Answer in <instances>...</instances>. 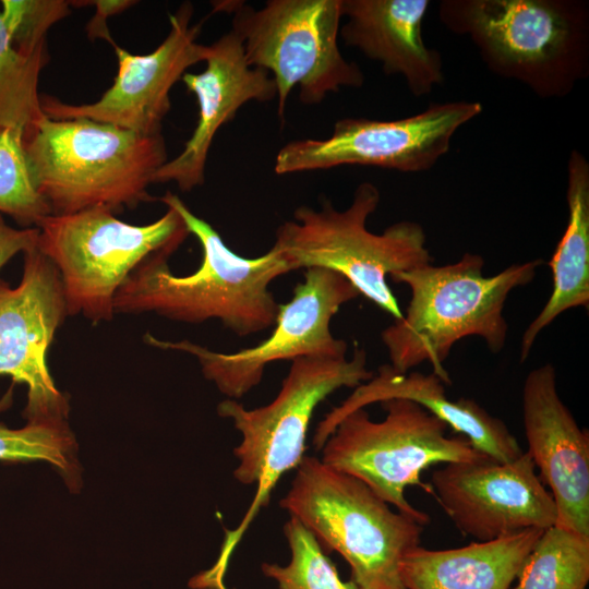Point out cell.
<instances>
[{"label":"cell","mask_w":589,"mask_h":589,"mask_svg":"<svg viewBox=\"0 0 589 589\" xmlns=\"http://www.w3.org/2000/svg\"><path fill=\"white\" fill-rule=\"evenodd\" d=\"M159 201L177 211L189 233L200 242L201 265L195 272L180 276L171 272L169 254L152 255L117 292L116 314L155 313L190 324L218 320L238 337L274 326L280 304L269 285L293 271L284 253L273 245L263 255L241 256L177 194L167 191Z\"/></svg>","instance_id":"obj_1"},{"label":"cell","mask_w":589,"mask_h":589,"mask_svg":"<svg viewBox=\"0 0 589 589\" xmlns=\"http://www.w3.org/2000/svg\"><path fill=\"white\" fill-rule=\"evenodd\" d=\"M542 264L534 259L486 276L483 257L466 252L455 263H430L392 276L409 288L410 299L401 318L381 333L388 364L406 373L428 362L432 373L449 385L443 362L458 340L477 336L498 353L507 339L506 300L514 289L531 283Z\"/></svg>","instance_id":"obj_2"},{"label":"cell","mask_w":589,"mask_h":589,"mask_svg":"<svg viewBox=\"0 0 589 589\" xmlns=\"http://www.w3.org/2000/svg\"><path fill=\"white\" fill-rule=\"evenodd\" d=\"M438 17L492 73L540 98L565 97L589 74L587 1L442 0Z\"/></svg>","instance_id":"obj_3"},{"label":"cell","mask_w":589,"mask_h":589,"mask_svg":"<svg viewBox=\"0 0 589 589\" xmlns=\"http://www.w3.org/2000/svg\"><path fill=\"white\" fill-rule=\"evenodd\" d=\"M22 145L37 190L56 215L98 206L117 213L152 201L148 185L168 160L161 133L84 118L45 115L23 134Z\"/></svg>","instance_id":"obj_4"},{"label":"cell","mask_w":589,"mask_h":589,"mask_svg":"<svg viewBox=\"0 0 589 589\" xmlns=\"http://www.w3.org/2000/svg\"><path fill=\"white\" fill-rule=\"evenodd\" d=\"M364 349L354 347L351 358L301 357L291 361L277 396L266 406L248 409L235 399L217 406L242 436L233 455L237 481L255 484L254 498L241 524L227 533L218 563L228 565L237 543L260 509L269 502L281 476L297 468L305 450L308 429L317 406L341 387L356 388L371 380Z\"/></svg>","instance_id":"obj_5"},{"label":"cell","mask_w":589,"mask_h":589,"mask_svg":"<svg viewBox=\"0 0 589 589\" xmlns=\"http://www.w3.org/2000/svg\"><path fill=\"white\" fill-rule=\"evenodd\" d=\"M381 200L371 182L360 183L350 205L342 211L325 199L320 209L301 205L293 219L276 230V247L291 263L293 271L321 267L344 276L359 292L381 310L399 320L398 305L387 277L430 264L423 227L401 220L382 233L368 229V219Z\"/></svg>","instance_id":"obj_6"},{"label":"cell","mask_w":589,"mask_h":589,"mask_svg":"<svg viewBox=\"0 0 589 589\" xmlns=\"http://www.w3.org/2000/svg\"><path fill=\"white\" fill-rule=\"evenodd\" d=\"M279 504L347 561L359 589H406L400 563L424 526L393 512L361 480L304 456Z\"/></svg>","instance_id":"obj_7"},{"label":"cell","mask_w":589,"mask_h":589,"mask_svg":"<svg viewBox=\"0 0 589 589\" xmlns=\"http://www.w3.org/2000/svg\"><path fill=\"white\" fill-rule=\"evenodd\" d=\"M107 207L46 216L37 248L59 272L69 315L93 324L113 318L115 298L131 273L158 253L170 256L190 235L172 207L147 225H133Z\"/></svg>","instance_id":"obj_8"},{"label":"cell","mask_w":589,"mask_h":589,"mask_svg":"<svg viewBox=\"0 0 589 589\" xmlns=\"http://www.w3.org/2000/svg\"><path fill=\"white\" fill-rule=\"evenodd\" d=\"M213 7L232 13L231 29L248 64L274 80L280 120L293 87L303 104L315 105L329 93L363 85V72L339 49L341 0H268L259 10L242 1Z\"/></svg>","instance_id":"obj_9"},{"label":"cell","mask_w":589,"mask_h":589,"mask_svg":"<svg viewBox=\"0 0 589 589\" xmlns=\"http://www.w3.org/2000/svg\"><path fill=\"white\" fill-rule=\"evenodd\" d=\"M381 405L386 411L382 421L371 420L364 408L344 417L322 446L321 461L361 480L397 512L425 526L429 515L407 501L406 488L419 485L432 493L421 481L425 469L488 456L462 435L447 436V424L411 400Z\"/></svg>","instance_id":"obj_10"},{"label":"cell","mask_w":589,"mask_h":589,"mask_svg":"<svg viewBox=\"0 0 589 589\" xmlns=\"http://www.w3.org/2000/svg\"><path fill=\"white\" fill-rule=\"evenodd\" d=\"M358 296L344 276L311 267L294 287L291 299L280 304L273 333L256 346L224 353L188 339H159L149 333L143 340L154 348L191 354L204 377L229 399L237 400L261 383L269 363L301 357L347 356L348 345L334 336L330 323L340 308Z\"/></svg>","instance_id":"obj_11"},{"label":"cell","mask_w":589,"mask_h":589,"mask_svg":"<svg viewBox=\"0 0 589 589\" xmlns=\"http://www.w3.org/2000/svg\"><path fill=\"white\" fill-rule=\"evenodd\" d=\"M483 110L473 100L431 103L421 112L396 120L348 117L335 122L323 140L285 144L277 153V175L372 166L400 172L433 168L450 147L455 133Z\"/></svg>","instance_id":"obj_12"},{"label":"cell","mask_w":589,"mask_h":589,"mask_svg":"<svg viewBox=\"0 0 589 589\" xmlns=\"http://www.w3.org/2000/svg\"><path fill=\"white\" fill-rule=\"evenodd\" d=\"M23 273L12 287L0 279V376L27 388V423L67 422L70 406L48 368V352L69 315L62 281L37 243L23 252Z\"/></svg>","instance_id":"obj_13"},{"label":"cell","mask_w":589,"mask_h":589,"mask_svg":"<svg viewBox=\"0 0 589 589\" xmlns=\"http://www.w3.org/2000/svg\"><path fill=\"white\" fill-rule=\"evenodd\" d=\"M192 16L191 2L169 14V33L149 53L133 55L113 44L118 73L98 100L72 105L43 95V112L51 119L84 118L144 135L160 134L171 108L172 86L190 67L205 59L206 46L196 41L202 22L191 24Z\"/></svg>","instance_id":"obj_14"},{"label":"cell","mask_w":589,"mask_h":589,"mask_svg":"<svg viewBox=\"0 0 589 589\" xmlns=\"http://www.w3.org/2000/svg\"><path fill=\"white\" fill-rule=\"evenodd\" d=\"M431 490L456 528L478 542L556 522L552 494L527 452L506 462L486 457L445 464L433 471Z\"/></svg>","instance_id":"obj_15"},{"label":"cell","mask_w":589,"mask_h":589,"mask_svg":"<svg viewBox=\"0 0 589 589\" xmlns=\"http://www.w3.org/2000/svg\"><path fill=\"white\" fill-rule=\"evenodd\" d=\"M521 406L527 453L551 489L555 526L589 537V433L561 399L551 363L528 373Z\"/></svg>","instance_id":"obj_16"},{"label":"cell","mask_w":589,"mask_h":589,"mask_svg":"<svg viewBox=\"0 0 589 589\" xmlns=\"http://www.w3.org/2000/svg\"><path fill=\"white\" fill-rule=\"evenodd\" d=\"M204 61L203 72H187L181 79L199 105L194 131L181 153L153 177V183L175 182L183 192L204 183L209 148L220 127L235 119L244 104L271 101L277 95L269 73L248 64L243 44L232 29L206 46Z\"/></svg>","instance_id":"obj_17"},{"label":"cell","mask_w":589,"mask_h":589,"mask_svg":"<svg viewBox=\"0 0 589 589\" xmlns=\"http://www.w3.org/2000/svg\"><path fill=\"white\" fill-rule=\"evenodd\" d=\"M389 399H407L422 406L466 437L476 450L493 460L506 462L524 453L501 419L490 414L473 399L448 398L445 384L434 373H400L389 364L381 365L371 380L357 386L339 406L325 414L316 426L314 446L321 449L348 413Z\"/></svg>","instance_id":"obj_18"},{"label":"cell","mask_w":589,"mask_h":589,"mask_svg":"<svg viewBox=\"0 0 589 589\" xmlns=\"http://www.w3.org/2000/svg\"><path fill=\"white\" fill-rule=\"evenodd\" d=\"M429 0H341L339 35L348 46L382 65L387 75L404 77L421 97L444 81L440 52L425 45L422 24Z\"/></svg>","instance_id":"obj_19"},{"label":"cell","mask_w":589,"mask_h":589,"mask_svg":"<svg viewBox=\"0 0 589 589\" xmlns=\"http://www.w3.org/2000/svg\"><path fill=\"white\" fill-rule=\"evenodd\" d=\"M542 531L527 529L447 550L419 545L401 560V581L406 589H509Z\"/></svg>","instance_id":"obj_20"},{"label":"cell","mask_w":589,"mask_h":589,"mask_svg":"<svg viewBox=\"0 0 589 589\" xmlns=\"http://www.w3.org/2000/svg\"><path fill=\"white\" fill-rule=\"evenodd\" d=\"M566 202V229L549 262L552 292L522 334L520 362L529 357L539 334L557 316L589 305V163L578 149H573L567 160Z\"/></svg>","instance_id":"obj_21"},{"label":"cell","mask_w":589,"mask_h":589,"mask_svg":"<svg viewBox=\"0 0 589 589\" xmlns=\"http://www.w3.org/2000/svg\"><path fill=\"white\" fill-rule=\"evenodd\" d=\"M514 589H586L589 537L552 526L525 558Z\"/></svg>","instance_id":"obj_22"},{"label":"cell","mask_w":589,"mask_h":589,"mask_svg":"<svg viewBox=\"0 0 589 589\" xmlns=\"http://www.w3.org/2000/svg\"><path fill=\"white\" fill-rule=\"evenodd\" d=\"M48 53L27 56L12 43L0 10V128L22 135L45 113L38 93Z\"/></svg>","instance_id":"obj_23"},{"label":"cell","mask_w":589,"mask_h":589,"mask_svg":"<svg viewBox=\"0 0 589 589\" xmlns=\"http://www.w3.org/2000/svg\"><path fill=\"white\" fill-rule=\"evenodd\" d=\"M291 551L287 566L263 564V573L278 582L279 589H359L342 581L335 565L324 554L316 537L294 516L284 526Z\"/></svg>","instance_id":"obj_24"},{"label":"cell","mask_w":589,"mask_h":589,"mask_svg":"<svg viewBox=\"0 0 589 589\" xmlns=\"http://www.w3.org/2000/svg\"><path fill=\"white\" fill-rule=\"evenodd\" d=\"M22 137L16 131L0 128V214L24 228H36L51 209L37 190Z\"/></svg>","instance_id":"obj_25"},{"label":"cell","mask_w":589,"mask_h":589,"mask_svg":"<svg viewBox=\"0 0 589 589\" xmlns=\"http://www.w3.org/2000/svg\"><path fill=\"white\" fill-rule=\"evenodd\" d=\"M75 440L62 423H26L21 429L0 424V460H44L55 466L70 488L80 480Z\"/></svg>","instance_id":"obj_26"},{"label":"cell","mask_w":589,"mask_h":589,"mask_svg":"<svg viewBox=\"0 0 589 589\" xmlns=\"http://www.w3.org/2000/svg\"><path fill=\"white\" fill-rule=\"evenodd\" d=\"M1 16L14 46L27 56L48 53L49 28L70 13L64 0H3Z\"/></svg>","instance_id":"obj_27"},{"label":"cell","mask_w":589,"mask_h":589,"mask_svg":"<svg viewBox=\"0 0 589 589\" xmlns=\"http://www.w3.org/2000/svg\"><path fill=\"white\" fill-rule=\"evenodd\" d=\"M37 237V228H13L4 221L0 214V269L13 256L35 245Z\"/></svg>","instance_id":"obj_28"},{"label":"cell","mask_w":589,"mask_h":589,"mask_svg":"<svg viewBox=\"0 0 589 589\" xmlns=\"http://www.w3.org/2000/svg\"><path fill=\"white\" fill-rule=\"evenodd\" d=\"M95 5L96 11L94 16L86 25V33L91 40L97 38L107 40L112 46L116 41L112 39L107 26V19L121 13L136 2L133 0H93L86 1Z\"/></svg>","instance_id":"obj_29"},{"label":"cell","mask_w":589,"mask_h":589,"mask_svg":"<svg viewBox=\"0 0 589 589\" xmlns=\"http://www.w3.org/2000/svg\"><path fill=\"white\" fill-rule=\"evenodd\" d=\"M225 574L213 566L209 570L196 576L192 585L200 589H227L224 584Z\"/></svg>","instance_id":"obj_30"}]
</instances>
